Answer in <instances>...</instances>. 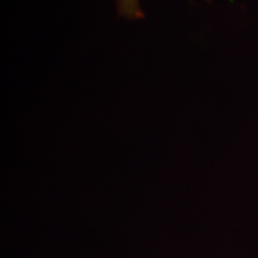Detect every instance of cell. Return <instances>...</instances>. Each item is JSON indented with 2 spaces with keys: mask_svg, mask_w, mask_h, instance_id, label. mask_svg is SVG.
Returning <instances> with one entry per match:
<instances>
[{
  "mask_svg": "<svg viewBox=\"0 0 258 258\" xmlns=\"http://www.w3.org/2000/svg\"><path fill=\"white\" fill-rule=\"evenodd\" d=\"M117 6L120 15L125 18L138 19L143 17L139 0H117Z\"/></svg>",
  "mask_w": 258,
  "mask_h": 258,
  "instance_id": "cell-1",
  "label": "cell"
}]
</instances>
